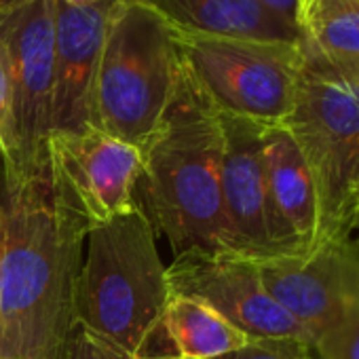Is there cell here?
Masks as SVG:
<instances>
[{"mask_svg": "<svg viewBox=\"0 0 359 359\" xmlns=\"http://www.w3.org/2000/svg\"><path fill=\"white\" fill-rule=\"evenodd\" d=\"M3 359H9V357H3Z\"/></svg>", "mask_w": 359, "mask_h": 359, "instance_id": "cell-28", "label": "cell"}, {"mask_svg": "<svg viewBox=\"0 0 359 359\" xmlns=\"http://www.w3.org/2000/svg\"><path fill=\"white\" fill-rule=\"evenodd\" d=\"M353 243L357 245V250H359V216H357V220H355V229H353Z\"/></svg>", "mask_w": 359, "mask_h": 359, "instance_id": "cell-26", "label": "cell"}, {"mask_svg": "<svg viewBox=\"0 0 359 359\" xmlns=\"http://www.w3.org/2000/svg\"><path fill=\"white\" fill-rule=\"evenodd\" d=\"M357 216H359V203H357ZM355 220H357V218H355ZM353 229H355V226H353Z\"/></svg>", "mask_w": 359, "mask_h": 359, "instance_id": "cell-27", "label": "cell"}, {"mask_svg": "<svg viewBox=\"0 0 359 359\" xmlns=\"http://www.w3.org/2000/svg\"><path fill=\"white\" fill-rule=\"evenodd\" d=\"M135 359H180V357L173 355V353H150V355H142V357H135Z\"/></svg>", "mask_w": 359, "mask_h": 359, "instance_id": "cell-24", "label": "cell"}, {"mask_svg": "<svg viewBox=\"0 0 359 359\" xmlns=\"http://www.w3.org/2000/svg\"><path fill=\"white\" fill-rule=\"evenodd\" d=\"M264 169L279 252H309L317 243L319 208L306 161L283 125L264 127Z\"/></svg>", "mask_w": 359, "mask_h": 359, "instance_id": "cell-13", "label": "cell"}, {"mask_svg": "<svg viewBox=\"0 0 359 359\" xmlns=\"http://www.w3.org/2000/svg\"><path fill=\"white\" fill-rule=\"evenodd\" d=\"M298 28L319 53L359 72V0L309 7L298 15Z\"/></svg>", "mask_w": 359, "mask_h": 359, "instance_id": "cell-16", "label": "cell"}, {"mask_svg": "<svg viewBox=\"0 0 359 359\" xmlns=\"http://www.w3.org/2000/svg\"><path fill=\"white\" fill-rule=\"evenodd\" d=\"M220 125L224 135L222 205L229 254L254 262L281 254L275 241L264 169L266 125L229 114H220Z\"/></svg>", "mask_w": 359, "mask_h": 359, "instance_id": "cell-11", "label": "cell"}, {"mask_svg": "<svg viewBox=\"0 0 359 359\" xmlns=\"http://www.w3.org/2000/svg\"><path fill=\"white\" fill-rule=\"evenodd\" d=\"M30 3V0H0V13H7V11H13L22 5Z\"/></svg>", "mask_w": 359, "mask_h": 359, "instance_id": "cell-23", "label": "cell"}, {"mask_svg": "<svg viewBox=\"0 0 359 359\" xmlns=\"http://www.w3.org/2000/svg\"><path fill=\"white\" fill-rule=\"evenodd\" d=\"M9 146V95H7V81L0 68V158L7 154Z\"/></svg>", "mask_w": 359, "mask_h": 359, "instance_id": "cell-20", "label": "cell"}, {"mask_svg": "<svg viewBox=\"0 0 359 359\" xmlns=\"http://www.w3.org/2000/svg\"><path fill=\"white\" fill-rule=\"evenodd\" d=\"M256 3L277 18L298 26V0H256Z\"/></svg>", "mask_w": 359, "mask_h": 359, "instance_id": "cell-21", "label": "cell"}, {"mask_svg": "<svg viewBox=\"0 0 359 359\" xmlns=\"http://www.w3.org/2000/svg\"><path fill=\"white\" fill-rule=\"evenodd\" d=\"M64 3H68L72 7H91V5L102 3V0H64Z\"/></svg>", "mask_w": 359, "mask_h": 359, "instance_id": "cell-25", "label": "cell"}, {"mask_svg": "<svg viewBox=\"0 0 359 359\" xmlns=\"http://www.w3.org/2000/svg\"><path fill=\"white\" fill-rule=\"evenodd\" d=\"M171 296L154 226L142 205L87 233V258L76 287L79 327L129 357L150 355Z\"/></svg>", "mask_w": 359, "mask_h": 359, "instance_id": "cell-3", "label": "cell"}, {"mask_svg": "<svg viewBox=\"0 0 359 359\" xmlns=\"http://www.w3.org/2000/svg\"><path fill=\"white\" fill-rule=\"evenodd\" d=\"M309 348L313 359H359V309L319 332Z\"/></svg>", "mask_w": 359, "mask_h": 359, "instance_id": "cell-17", "label": "cell"}, {"mask_svg": "<svg viewBox=\"0 0 359 359\" xmlns=\"http://www.w3.org/2000/svg\"><path fill=\"white\" fill-rule=\"evenodd\" d=\"M173 39L184 70L220 114L260 125H283L302 64L300 43L218 36L180 28H173Z\"/></svg>", "mask_w": 359, "mask_h": 359, "instance_id": "cell-6", "label": "cell"}, {"mask_svg": "<svg viewBox=\"0 0 359 359\" xmlns=\"http://www.w3.org/2000/svg\"><path fill=\"white\" fill-rule=\"evenodd\" d=\"M112 5L114 0H102L91 7H72L55 0L53 131L89 127L93 83Z\"/></svg>", "mask_w": 359, "mask_h": 359, "instance_id": "cell-12", "label": "cell"}, {"mask_svg": "<svg viewBox=\"0 0 359 359\" xmlns=\"http://www.w3.org/2000/svg\"><path fill=\"white\" fill-rule=\"evenodd\" d=\"M222 152L220 114L182 66L173 100L142 148L140 175L144 212L175 256L189 250L229 254Z\"/></svg>", "mask_w": 359, "mask_h": 359, "instance_id": "cell-2", "label": "cell"}, {"mask_svg": "<svg viewBox=\"0 0 359 359\" xmlns=\"http://www.w3.org/2000/svg\"><path fill=\"white\" fill-rule=\"evenodd\" d=\"M182 76L173 28L158 13L114 0L93 83L89 127L144 148Z\"/></svg>", "mask_w": 359, "mask_h": 359, "instance_id": "cell-5", "label": "cell"}, {"mask_svg": "<svg viewBox=\"0 0 359 359\" xmlns=\"http://www.w3.org/2000/svg\"><path fill=\"white\" fill-rule=\"evenodd\" d=\"M66 359H133V357H129L127 353H123L108 340L87 332L83 327H76V332L68 344Z\"/></svg>", "mask_w": 359, "mask_h": 359, "instance_id": "cell-19", "label": "cell"}, {"mask_svg": "<svg viewBox=\"0 0 359 359\" xmlns=\"http://www.w3.org/2000/svg\"><path fill=\"white\" fill-rule=\"evenodd\" d=\"M171 294L205 302L248 338H296L306 330L266 292L254 260L189 250L167 266Z\"/></svg>", "mask_w": 359, "mask_h": 359, "instance_id": "cell-8", "label": "cell"}, {"mask_svg": "<svg viewBox=\"0 0 359 359\" xmlns=\"http://www.w3.org/2000/svg\"><path fill=\"white\" fill-rule=\"evenodd\" d=\"M55 0L0 13V68L9 95V146L3 156L5 184L47 165L53 133Z\"/></svg>", "mask_w": 359, "mask_h": 359, "instance_id": "cell-7", "label": "cell"}, {"mask_svg": "<svg viewBox=\"0 0 359 359\" xmlns=\"http://www.w3.org/2000/svg\"><path fill=\"white\" fill-rule=\"evenodd\" d=\"M158 13L173 28L256 39L300 43V28L260 7L256 0H129Z\"/></svg>", "mask_w": 359, "mask_h": 359, "instance_id": "cell-14", "label": "cell"}, {"mask_svg": "<svg viewBox=\"0 0 359 359\" xmlns=\"http://www.w3.org/2000/svg\"><path fill=\"white\" fill-rule=\"evenodd\" d=\"M256 269L266 292L311 340L359 309V250L353 239L321 243L309 252L275 254L256 260Z\"/></svg>", "mask_w": 359, "mask_h": 359, "instance_id": "cell-9", "label": "cell"}, {"mask_svg": "<svg viewBox=\"0 0 359 359\" xmlns=\"http://www.w3.org/2000/svg\"><path fill=\"white\" fill-rule=\"evenodd\" d=\"M323 3H342V0H298V15H300L302 11H306L309 7L323 5Z\"/></svg>", "mask_w": 359, "mask_h": 359, "instance_id": "cell-22", "label": "cell"}, {"mask_svg": "<svg viewBox=\"0 0 359 359\" xmlns=\"http://www.w3.org/2000/svg\"><path fill=\"white\" fill-rule=\"evenodd\" d=\"M163 330L180 359H216L252 340L205 302L180 294L169 296Z\"/></svg>", "mask_w": 359, "mask_h": 359, "instance_id": "cell-15", "label": "cell"}, {"mask_svg": "<svg viewBox=\"0 0 359 359\" xmlns=\"http://www.w3.org/2000/svg\"><path fill=\"white\" fill-rule=\"evenodd\" d=\"M91 229L49 161L0 203V359H66Z\"/></svg>", "mask_w": 359, "mask_h": 359, "instance_id": "cell-1", "label": "cell"}, {"mask_svg": "<svg viewBox=\"0 0 359 359\" xmlns=\"http://www.w3.org/2000/svg\"><path fill=\"white\" fill-rule=\"evenodd\" d=\"M302 64L283 127L311 171L317 243L348 241L359 203V72L319 53L300 36Z\"/></svg>", "mask_w": 359, "mask_h": 359, "instance_id": "cell-4", "label": "cell"}, {"mask_svg": "<svg viewBox=\"0 0 359 359\" xmlns=\"http://www.w3.org/2000/svg\"><path fill=\"white\" fill-rule=\"evenodd\" d=\"M47 161L91 226L137 205L133 195L142 175V150L123 140L93 127L53 131Z\"/></svg>", "mask_w": 359, "mask_h": 359, "instance_id": "cell-10", "label": "cell"}, {"mask_svg": "<svg viewBox=\"0 0 359 359\" xmlns=\"http://www.w3.org/2000/svg\"><path fill=\"white\" fill-rule=\"evenodd\" d=\"M216 359H313L306 342L296 338H252Z\"/></svg>", "mask_w": 359, "mask_h": 359, "instance_id": "cell-18", "label": "cell"}]
</instances>
